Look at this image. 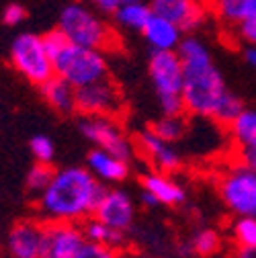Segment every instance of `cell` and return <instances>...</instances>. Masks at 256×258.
Wrapping results in <instances>:
<instances>
[{
	"instance_id": "6da1fadb",
	"label": "cell",
	"mask_w": 256,
	"mask_h": 258,
	"mask_svg": "<svg viewBox=\"0 0 256 258\" xmlns=\"http://www.w3.org/2000/svg\"><path fill=\"white\" fill-rule=\"evenodd\" d=\"M176 51L182 61L184 111L193 117L230 125L244 111V105L228 88L207 43L199 37H182Z\"/></svg>"
},
{
	"instance_id": "7a4b0ae2",
	"label": "cell",
	"mask_w": 256,
	"mask_h": 258,
	"mask_svg": "<svg viewBox=\"0 0 256 258\" xmlns=\"http://www.w3.org/2000/svg\"><path fill=\"white\" fill-rule=\"evenodd\" d=\"M105 184H101L88 168L66 166L53 172L51 182L39 195L37 207L45 221L82 223L94 213Z\"/></svg>"
},
{
	"instance_id": "3957f363",
	"label": "cell",
	"mask_w": 256,
	"mask_h": 258,
	"mask_svg": "<svg viewBox=\"0 0 256 258\" xmlns=\"http://www.w3.org/2000/svg\"><path fill=\"white\" fill-rule=\"evenodd\" d=\"M57 29L70 43L94 49H109L115 45V31L107 25L97 9L84 3H72L59 13Z\"/></svg>"
},
{
	"instance_id": "277c9868",
	"label": "cell",
	"mask_w": 256,
	"mask_h": 258,
	"mask_svg": "<svg viewBox=\"0 0 256 258\" xmlns=\"http://www.w3.org/2000/svg\"><path fill=\"white\" fill-rule=\"evenodd\" d=\"M148 76L164 115H182V61L178 51H152Z\"/></svg>"
},
{
	"instance_id": "5b68a950",
	"label": "cell",
	"mask_w": 256,
	"mask_h": 258,
	"mask_svg": "<svg viewBox=\"0 0 256 258\" xmlns=\"http://www.w3.org/2000/svg\"><path fill=\"white\" fill-rule=\"evenodd\" d=\"M53 70L57 76L66 78L76 88L92 84L109 74V61L103 49L82 47L66 41L53 55Z\"/></svg>"
},
{
	"instance_id": "8992f818",
	"label": "cell",
	"mask_w": 256,
	"mask_h": 258,
	"mask_svg": "<svg viewBox=\"0 0 256 258\" xmlns=\"http://www.w3.org/2000/svg\"><path fill=\"white\" fill-rule=\"evenodd\" d=\"M13 68L31 84L41 86L47 78L55 74L53 59L43 43V35L21 33L11 45Z\"/></svg>"
},
{
	"instance_id": "52a82bcc",
	"label": "cell",
	"mask_w": 256,
	"mask_h": 258,
	"mask_svg": "<svg viewBox=\"0 0 256 258\" xmlns=\"http://www.w3.org/2000/svg\"><path fill=\"white\" fill-rule=\"evenodd\" d=\"M217 192L234 215H256V170L242 162L223 168L217 178Z\"/></svg>"
},
{
	"instance_id": "ba28073f",
	"label": "cell",
	"mask_w": 256,
	"mask_h": 258,
	"mask_svg": "<svg viewBox=\"0 0 256 258\" xmlns=\"http://www.w3.org/2000/svg\"><path fill=\"white\" fill-rule=\"evenodd\" d=\"M80 134L94 146L107 152H113L125 160H132L136 150V142L127 136L123 125L117 121V117H105V115H82Z\"/></svg>"
},
{
	"instance_id": "9c48e42d",
	"label": "cell",
	"mask_w": 256,
	"mask_h": 258,
	"mask_svg": "<svg viewBox=\"0 0 256 258\" xmlns=\"http://www.w3.org/2000/svg\"><path fill=\"white\" fill-rule=\"evenodd\" d=\"M92 217H97L99 221L107 223L109 228L127 236V232H130L136 223L138 207L127 190H123L119 186H109V188L105 186L103 195L97 201V207H94Z\"/></svg>"
},
{
	"instance_id": "30bf717a",
	"label": "cell",
	"mask_w": 256,
	"mask_h": 258,
	"mask_svg": "<svg viewBox=\"0 0 256 258\" xmlns=\"http://www.w3.org/2000/svg\"><path fill=\"white\" fill-rule=\"evenodd\" d=\"M76 111L80 115L119 117V113L123 111V96L119 86L111 78H101L97 82L78 88Z\"/></svg>"
},
{
	"instance_id": "8fae6325",
	"label": "cell",
	"mask_w": 256,
	"mask_h": 258,
	"mask_svg": "<svg viewBox=\"0 0 256 258\" xmlns=\"http://www.w3.org/2000/svg\"><path fill=\"white\" fill-rule=\"evenodd\" d=\"M136 150L146 158V162L154 170L174 174L182 166V154L174 142L160 138L152 127L142 129L136 138Z\"/></svg>"
},
{
	"instance_id": "7c38bea8",
	"label": "cell",
	"mask_w": 256,
	"mask_h": 258,
	"mask_svg": "<svg viewBox=\"0 0 256 258\" xmlns=\"http://www.w3.org/2000/svg\"><path fill=\"white\" fill-rule=\"evenodd\" d=\"M86 244L82 223L76 221H47L43 258H76Z\"/></svg>"
},
{
	"instance_id": "4fadbf2b",
	"label": "cell",
	"mask_w": 256,
	"mask_h": 258,
	"mask_svg": "<svg viewBox=\"0 0 256 258\" xmlns=\"http://www.w3.org/2000/svg\"><path fill=\"white\" fill-rule=\"evenodd\" d=\"M45 223L37 219H23L13 225L7 238L11 258H43Z\"/></svg>"
},
{
	"instance_id": "5bb4252c",
	"label": "cell",
	"mask_w": 256,
	"mask_h": 258,
	"mask_svg": "<svg viewBox=\"0 0 256 258\" xmlns=\"http://www.w3.org/2000/svg\"><path fill=\"white\" fill-rule=\"evenodd\" d=\"M152 11L174 21L182 31H195L205 23L207 11L201 0H152Z\"/></svg>"
},
{
	"instance_id": "9a60e30c",
	"label": "cell",
	"mask_w": 256,
	"mask_h": 258,
	"mask_svg": "<svg viewBox=\"0 0 256 258\" xmlns=\"http://www.w3.org/2000/svg\"><path fill=\"white\" fill-rule=\"evenodd\" d=\"M86 168L94 174L101 184H121L123 180H127L132 172V166H130V160H125L113 152H107V150H101V148H94L88 158H86Z\"/></svg>"
},
{
	"instance_id": "2e32d148",
	"label": "cell",
	"mask_w": 256,
	"mask_h": 258,
	"mask_svg": "<svg viewBox=\"0 0 256 258\" xmlns=\"http://www.w3.org/2000/svg\"><path fill=\"white\" fill-rule=\"evenodd\" d=\"M142 190L150 192L158 205L178 207L186 201V188L170 174L162 170H148L142 174Z\"/></svg>"
},
{
	"instance_id": "e0dca14e",
	"label": "cell",
	"mask_w": 256,
	"mask_h": 258,
	"mask_svg": "<svg viewBox=\"0 0 256 258\" xmlns=\"http://www.w3.org/2000/svg\"><path fill=\"white\" fill-rule=\"evenodd\" d=\"M182 33L184 31L174 21L158 13H152L150 21L142 31V35L146 37L152 51H176L182 41Z\"/></svg>"
},
{
	"instance_id": "ac0fdd59",
	"label": "cell",
	"mask_w": 256,
	"mask_h": 258,
	"mask_svg": "<svg viewBox=\"0 0 256 258\" xmlns=\"http://www.w3.org/2000/svg\"><path fill=\"white\" fill-rule=\"evenodd\" d=\"M41 96L43 101L55 111V113H61V115H70L76 111V92L78 88L74 84H70L66 78H61L57 74H53L51 78H47L41 86Z\"/></svg>"
},
{
	"instance_id": "d6986e66",
	"label": "cell",
	"mask_w": 256,
	"mask_h": 258,
	"mask_svg": "<svg viewBox=\"0 0 256 258\" xmlns=\"http://www.w3.org/2000/svg\"><path fill=\"white\" fill-rule=\"evenodd\" d=\"M213 15L228 27H238L256 19V0H213Z\"/></svg>"
},
{
	"instance_id": "ffe728a7",
	"label": "cell",
	"mask_w": 256,
	"mask_h": 258,
	"mask_svg": "<svg viewBox=\"0 0 256 258\" xmlns=\"http://www.w3.org/2000/svg\"><path fill=\"white\" fill-rule=\"evenodd\" d=\"M230 138L238 152L256 150V109H246L228 125Z\"/></svg>"
},
{
	"instance_id": "44dd1931",
	"label": "cell",
	"mask_w": 256,
	"mask_h": 258,
	"mask_svg": "<svg viewBox=\"0 0 256 258\" xmlns=\"http://www.w3.org/2000/svg\"><path fill=\"white\" fill-rule=\"evenodd\" d=\"M152 13H154L152 7L146 5L144 0H134V3H127V5L119 7L113 13V17H115V23L119 27H123L127 31H140L142 33L146 23L152 17Z\"/></svg>"
},
{
	"instance_id": "7402d4cb",
	"label": "cell",
	"mask_w": 256,
	"mask_h": 258,
	"mask_svg": "<svg viewBox=\"0 0 256 258\" xmlns=\"http://www.w3.org/2000/svg\"><path fill=\"white\" fill-rule=\"evenodd\" d=\"M82 228H84V234H86L88 242L107 244V246H113V248H119V250H121V246L125 242V234L109 228L107 223L99 221L97 217H92V215L82 221Z\"/></svg>"
},
{
	"instance_id": "603a6c76",
	"label": "cell",
	"mask_w": 256,
	"mask_h": 258,
	"mask_svg": "<svg viewBox=\"0 0 256 258\" xmlns=\"http://www.w3.org/2000/svg\"><path fill=\"white\" fill-rule=\"evenodd\" d=\"M186 250L190 254L209 258V256H213V254H217L221 250V236L211 228H201L188 238Z\"/></svg>"
},
{
	"instance_id": "cb8c5ba5",
	"label": "cell",
	"mask_w": 256,
	"mask_h": 258,
	"mask_svg": "<svg viewBox=\"0 0 256 258\" xmlns=\"http://www.w3.org/2000/svg\"><path fill=\"white\" fill-rule=\"evenodd\" d=\"M232 242L238 248H254L256 246V215H236L230 225Z\"/></svg>"
},
{
	"instance_id": "d4e9b609",
	"label": "cell",
	"mask_w": 256,
	"mask_h": 258,
	"mask_svg": "<svg viewBox=\"0 0 256 258\" xmlns=\"http://www.w3.org/2000/svg\"><path fill=\"white\" fill-rule=\"evenodd\" d=\"M152 129L168 142H180L184 136H186V119H184V113L182 115H164L160 117L158 121H154Z\"/></svg>"
},
{
	"instance_id": "484cf974",
	"label": "cell",
	"mask_w": 256,
	"mask_h": 258,
	"mask_svg": "<svg viewBox=\"0 0 256 258\" xmlns=\"http://www.w3.org/2000/svg\"><path fill=\"white\" fill-rule=\"evenodd\" d=\"M53 172H55V170L51 168V164L35 162L33 166L29 168V172H27V188H29L31 192H35V195L39 197L41 192L47 188V184L51 182Z\"/></svg>"
},
{
	"instance_id": "4316f807",
	"label": "cell",
	"mask_w": 256,
	"mask_h": 258,
	"mask_svg": "<svg viewBox=\"0 0 256 258\" xmlns=\"http://www.w3.org/2000/svg\"><path fill=\"white\" fill-rule=\"evenodd\" d=\"M31 154H33L35 162H43V164H51L55 158V144L47 138V136H35L29 142Z\"/></svg>"
},
{
	"instance_id": "83f0119b",
	"label": "cell",
	"mask_w": 256,
	"mask_h": 258,
	"mask_svg": "<svg viewBox=\"0 0 256 258\" xmlns=\"http://www.w3.org/2000/svg\"><path fill=\"white\" fill-rule=\"evenodd\" d=\"M76 258H123L119 248L107 246V244H99V242H88L80 248V252L76 254Z\"/></svg>"
},
{
	"instance_id": "f1b7e54d",
	"label": "cell",
	"mask_w": 256,
	"mask_h": 258,
	"mask_svg": "<svg viewBox=\"0 0 256 258\" xmlns=\"http://www.w3.org/2000/svg\"><path fill=\"white\" fill-rule=\"evenodd\" d=\"M27 13L21 5H9L5 11H3V23H7L9 27H17L25 21Z\"/></svg>"
},
{
	"instance_id": "f546056e",
	"label": "cell",
	"mask_w": 256,
	"mask_h": 258,
	"mask_svg": "<svg viewBox=\"0 0 256 258\" xmlns=\"http://www.w3.org/2000/svg\"><path fill=\"white\" fill-rule=\"evenodd\" d=\"M88 3L97 9L99 13H107V15H113L119 7L127 5V3H134V0H88Z\"/></svg>"
},
{
	"instance_id": "4dcf8cb0",
	"label": "cell",
	"mask_w": 256,
	"mask_h": 258,
	"mask_svg": "<svg viewBox=\"0 0 256 258\" xmlns=\"http://www.w3.org/2000/svg\"><path fill=\"white\" fill-rule=\"evenodd\" d=\"M236 31H238V37H240L244 43H254V45H256V19L238 25Z\"/></svg>"
},
{
	"instance_id": "1f68e13d",
	"label": "cell",
	"mask_w": 256,
	"mask_h": 258,
	"mask_svg": "<svg viewBox=\"0 0 256 258\" xmlns=\"http://www.w3.org/2000/svg\"><path fill=\"white\" fill-rule=\"evenodd\" d=\"M242 55H244V61L248 63V66H250L252 70H256V45H254V43H246Z\"/></svg>"
},
{
	"instance_id": "d6a6232c",
	"label": "cell",
	"mask_w": 256,
	"mask_h": 258,
	"mask_svg": "<svg viewBox=\"0 0 256 258\" xmlns=\"http://www.w3.org/2000/svg\"><path fill=\"white\" fill-rule=\"evenodd\" d=\"M238 158L240 162L246 164L248 168L256 170V150H246V152H238Z\"/></svg>"
},
{
	"instance_id": "836d02e7",
	"label": "cell",
	"mask_w": 256,
	"mask_h": 258,
	"mask_svg": "<svg viewBox=\"0 0 256 258\" xmlns=\"http://www.w3.org/2000/svg\"><path fill=\"white\" fill-rule=\"evenodd\" d=\"M123 258H160V256H156V254H152V252L134 250V252H127V254H123Z\"/></svg>"
},
{
	"instance_id": "e575fe53",
	"label": "cell",
	"mask_w": 256,
	"mask_h": 258,
	"mask_svg": "<svg viewBox=\"0 0 256 258\" xmlns=\"http://www.w3.org/2000/svg\"><path fill=\"white\" fill-rule=\"evenodd\" d=\"M236 258H256V246L254 248H238Z\"/></svg>"
},
{
	"instance_id": "d590c367",
	"label": "cell",
	"mask_w": 256,
	"mask_h": 258,
	"mask_svg": "<svg viewBox=\"0 0 256 258\" xmlns=\"http://www.w3.org/2000/svg\"><path fill=\"white\" fill-rule=\"evenodd\" d=\"M211 3H213V0H211Z\"/></svg>"
}]
</instances>
